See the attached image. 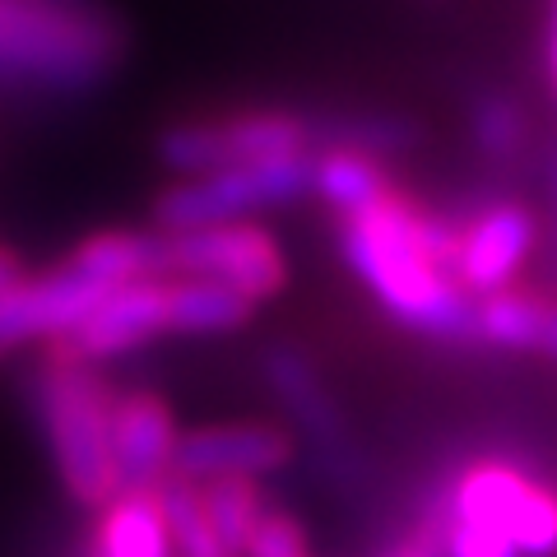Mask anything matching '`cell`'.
<instances>
[{"label":"cell","mask_w":557,"mask_h":557,"mask_svg":"<svg viewBox=\"0 0 557 557\" xmlns=\"http://www.w3.org/2000/svg\"><path fill=\"white\" fill-rule=\"evenodd\" d=\"M311 190V159H274V163H242L209 177H186L153 200V233L186 237L219 223H242L260 209H284Z\"/></svg>","instance_id":"277c9868"},{"label":"cell","mask_w":557,"mask_h":557,"mask_svg":"<svg viewBox=\"0 0 557 557\" xmlns=\"http://www.w3.org/2000/svg\"><path fill=\"white\" fill-rule=\"evenodd\" d=\"M94 557H172L159 493H116L98 511Z\"/></svg>","instance_id":"4fadbf2b"},{"label":"cell","mask_w":557,"mask_h":557,"mask_svg":"<svg viewBox=\"0 0 557 557\" xmlns=\"http://www.w3.org/2000/svg\"><path fill=\"white\" fill-rule=\"evenodd\" d=\"M247 557H307V539L288 511H265L247 544Z\"/></svg>","instance_id":"cb8c5ba5"},{"label":"cell","mask_w":557,"mask_h":557,"mask_svg":"<svg viewBox=\"0 0 557 557\" xmlns=\"http://www.w3.org/2000/svg\"><path fill=\"white\" fill-rule=\"evenodd\" d=\"M126 51L102 0H0V89L84 98L112 79Z\"/></svg>","instance_id":"7a4b0ae2"},{"label":"cell","mask_w":557,"mask_h":557,"mask_svg":"<svg viewBox=\"0 0 557 557\" xmlns=\"http://www.w3.org/2000/svg\"><path fill=\"white\" fill-rule=\"evenodd\" d=\"M200 502H205V516L214 525V539L223 557H247V544L265 516V497H260L256 479H214V483H200Z\"/></svg>","instance_id":"ac0fdd59"},{"label":"cell","mask_w":557,"mask_h":557,"mask_svg":"<svg viewBox=\"0 0 557 557\" xmlns=\"http://www.w3.org/2000/svg\"><path fill=\"white\" fill-rule=\"evenodd\" d=\"M65 270L94 278L102 288H131L145 278H168V256L159 233H135V228H112L94 233L70 251Z\"/></svg>","instance_id":"7c38bea8"},{"label":"cell","mask_w":557,"mask_h":557,"mask_svg":"<svg viewBox=\"0 0 557 557\" xmlns=\"http://www.w3.org/2000/svg\"><path fill=\"white\" fill-rule=\"evenodd\" d=\"M265 376H270L274 395L284 399V405L298 413L317 437H330V432L339 428V418H335V409H330L325 386H321L317 368L307 362V354H298V348H288V344H274L265 354Z\"/></svg>","instance_id":"e0dca14e"},{"label":"cell","mask_w":557,"mask_h":557,"mask_svg":"<svg viewBox=\"0 0 557 557\" xmlns=\"http://www.w3.org/2000/svg\"><path fill=\"white\" fill-rule=\"evenodd\" d=\"M381 557H446V553H442V544H437V539H432V534H423V530H418L413 539H405V544H395V548H386V553H381Z\"/></svg>","instance_id":"d4e9b609"},{"label":"cell","mask_w":557,"mask_h":557,"mask_svg":"<svg viewBox=\"0 0 557 557\" xmlns=\"http://www.w3.org/2000/svg\"><path fill=\"white\" fill-rule=\"evenodd\" d=\"M159 335H168V278H145V284H131V288H112L75 335H65L47 348H57L61 358L98 368L108 358L135 354V348H145Z\"/></svg>","instance_id":"30bf717a"},{"label":"cell","mask_w":557,"mask_h":557,"mask_svg":"<svg viewBox=\"0 0 557 557\" xmlns=\"http://www.w3.org/2000/svg\"><path fill=\"white\" fill-rule=\"evenodd\" d=\"M423 534H432L442 544L446 557H516V548L487 525H469V520H446L442 511L428 516Z\"/></svg>","instance_id":"603a6c76"},{"label":"cell","mask_w":557,"mask_h":557,"mask_svg":"<svg viewBox=\"0 0 557 557\" xmlns=\"http://www.w3.org/2000/svg\"><path fill=\"white\" fill-rule=\"evenodd\" d=\"M456 242L460 228L413 205L399 186L368 214L339 223L344 260L372 298L405 325L442 339L479 335V302L456 278Z\"/></svg>","instance_id":"6da1fadb"},{"label":"cell","mask_w":557,"mask_h":557,"mask_svg":"<svg viewBox=\"0 0 557 557\" xmlns=\"http://www.w3.org/2000/svg\"><path fill=\"white\" fill-rule=\"evenodd\" d=\"M307 131L317 149H354V153H368V159L405 153L418 139V126H409L399 116H339V121H321V126H307Z\"/></svg>","instance_id":"ffe728a7"},{"label":"cell","mask_w":557,"mask_h":557,"mask_svg":"<svg viewBox=\"0 0 557 557\" xmlns=\"http://www.w3.org/2000/svg\"><path fill=\"white\" fill-rule=\"evenodd\" d=\"M163 256L168 278H214L256 307L288 288V256L260 223H219L186 237H163Z\"/></svg>","instance_id":"8992f818"},{"label":"cell","mask_w":557,"mask_h":557,"mask_svg":"<svg viewBox=\"0 0 557 557\" xmlns=\"http://www.w3.org/2000/svg\"><path fill=\"white\" fill-rule=\"evenodd\" d=\"M256 302L214 278H168V335H228L251 321Z\"/></svg>","instance_id":"2e32d148"},{"label":"cell","mask_w":557,"mask_h":557,"mask_svg":"<svg viewBox=\"0 0 557 557\" xmlns=\"http://www.w3.org/2000/svg\"><path fill=\"white\" fill-rule=\"evenodd\" d=\"M311 131L293 112H242L228 121H182L159 135V159L186 177H209L242 163L302 159Z\"/></svg>","instance_id":"5b68a950"},{"label":"cell","mask_w":557,"mask_h":557,"mask_svg":"<svg viewBox=\"0 0 557 557\" xmlns=\"http://www.w3.org/2000/svg\"><path fill=\"white\" fill-rule=\"evenodd\" d=\"M391 190H395L391 172L381 168V159H368V153L321 149L317 159H311V196H321L330 209H339V219L368 214Z\"/></svg>","instance_id":"9a60e30c"},{"label":"cell","mask_w":557,"mask_h":557,"mask_svg":"<svg viewBox=\"0 0 557 557\" xmlns=\"http://www.w3.org/2000/svg\"><path fill=\"white\" fill-rule=\"evenodd\" d=\"M479 339L497 348H534L557 358V302L525 288L479 298Z\"/></svg>","instance_id":"5bb4252c"},{"label":"cell","mask_w":557,"mask_h":557,"mask_svg":"<svg viewBox=\"0 0 557 557\" xmlns=\"http://www.w3.org/2000/svg\"><path fill=\"white\" fill-rule=\"evenodd\" d=\"M24 260H20V251H10V247H0V293H10L14 284H24Z\"/></svg>","instance_id":"484cf974"},{"label":"cell","mask_w":557,"mask_h":557,"mask_svg":"<svg viewBox=\"0 0 557 557\" xmlns=\"http://www.w3.org/2000/svg\"><path fill=\"white\" fill-rule=\"evenodd\" d=\"M159 507L168 520V539H172V557H223L214 525L205 516V502H200V487L186 483V479H163L159 483Z\"/></svg>","instance_id":"d6986e66"},{"label":"cell","mask_w":557,"mask_h":557,"mask_svg":"<svg viewBox=\"0 0 557 557\" xmlns=\"http://www.w3.org/2000/svg\"><path fill=\"white\" fill-rule=\"evenodd\" d=\"M534 233L539 223L525 205L497 200L483 205L474 219L460 228L456 242V278L469 298H493V293H507L511 278L520 274V265L534 251Z\"/></svg>","instance_id":"9c48e42d"},{"label":"cell","mask_w":557,"mask_h":557,"mask_svg":"<svg viewBox=\"0 0 557 557\" xmlns=\"http://www.w3.org/2000/svg\"><path fill=\"white\" fill-rule=\"evenodd\" d=\"M177 418L153 391H121L112 399V460L121 493H159L177 460Z\"/></svg>","instance_id":"8fae6325"},{"label":"cell","mask_w":557,"mask_h":557,"mask_svg":"<svg viewBox=\"0 0 557 557\" xmlns=\"http://www.w3.org/2000/svg\"><path fill=\"white\" fill-rule=\"evenodd\" d=\"M469 131H474V145L487 153V159H516V153L525 149V112H520V102L507 94L474 98Z\"/></svg>","instance_id":"7402d4cb"},{"label":"cell","mask_w":557,"mask_h":557,"mask_svg":"<svg viewBox=\"0 0 557 557\" xmlns=\"http://www.w3.org/2000/svg\"><path fill=\"white\" fill-rule=\"evenodd\" d=\"M112 399L116 391L98 376V368L47 348L38 372V413L51 442V460H57L65 493L94 511L121 493L112 460Z\"/></svg>","instance_id":"3957f363"},{"label":"cell","mask_w":557,"mask_h":557,"mask_svg":"<svg viewBox=\"0 0 557 557\" xmlns=\"http://www.w3.org/2000/svg\"><path fill=\"white\" fill-rule=\"evenodd\" d=\"M293 437L274 423H209L182 432L172 474L196 487L214 479H265L293 460Z\"/></svg>","instance_id":"ba28073f"},{"label":"cell","mask_w":557,"mask_h":557,"mask_svg":"<svg viewBox=\"0 0 557 557\" xmlns=\"http://www.w3.org/2000/svg\"><path fill=\"white\" fill-rule=\"evenodd\" d=\"M108 293L112 288H102L75 270H51L14 284L10 293H0V354H10L20 344H57L75 335Z\"/></svg>","instance_id":"52a82bcc"},{"label":"cell","mask_w":557,"mask_h":557,"mask_svg":"<svg viewBox=\"0 0 557 557\" xmlns=\"http://www.w3.org/2000/svg\"><path fill=\"white\" fill-rule=\"evenodd\" d=\"M507 544L516 557H553L557 553V493L548 483H530L507 520Z\"/></svg>","instance_id":"44dd1931"}]
</instances>
